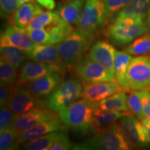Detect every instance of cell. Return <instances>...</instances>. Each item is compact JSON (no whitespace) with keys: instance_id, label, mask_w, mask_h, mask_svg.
<instances>
[{"instance_id":"cell-9","label":"cell","mask_w":150,"mask_h":150,"mask_svg":"<svg viewBox=\"0 0 150 150\" xmlns=\"http://www.w3.org/2000/svg\"><path fill=\"white\" fill-rule=\"evenodd\" d=\"M125 138L131 147H144L150 144L147 131L141 122L133 114L125 115L119 123Z\"/></svg>"},{"instance_id":"cell-3","label":"cell","mask_w":150,"mask_h":150,"mask_svg":"<svg viewBox=\"0 0 150 150\" xmlns=\"http://www.w3.org/2000/svg\"><path fill=\"white\" fill-rule=\"evenodd\" d=\"M149 27L145 20L134 18L114 19L106 30V37L112 44L125 46L147 33Z\"/></svg>"},{"instance_id":"cell-34","label":"cell","mask_w":150,"mask_h":150,"mask_svg":"<svg viewBox=\"0 0 150 150\" xmlns=\"http://www.w3.org/2000/svg\"><path fill=\"white\" fill-rule=\"evenodd\" d=\"M16 115L8 105L1 106L0 112V132L12 124Z\"/></svg>"},{"instance_id":"cell-29","label":"cell","mask_w":150,"mask_h":150,"mask_svg":"<svg viewBox=\"0 0 150 150\" xmlns=\"http://www.w3.org/2000/svg\"><path fill=\"white\" fill-rule=\"evenodd\" d=\"M18 133L10 125L4 130L0 132V149L1 150H13L18 149L20 144L18 142Z\"/></svg>"},{"instance_id":"cell-18","label":"cell","mask_w":150,"mask_h":150,"mask_svg":"<svg viewBox=\"0 0 150 150\" xmlns=\"http://www.w3.org/2000/svg\"><path fill=\"white\" fill-rule=\"evenodd\" d=\"M64 127L62 126V122L60 120L59 117L54 118V119L39 124L27 130L20 132L18 135L17 140L18 143L21 145L24 142L29 141L49 133L57 131Z\"/></svg>"},{"instance_id":"cell-39","label":"cell","mask_w":150,"mask_h":150,"mask_svg":"<svg viewBox=\"0 0 150 150\" xmlns=\"http://www.w3.org/2000/svg\"><path fill=\"white\" fill-rule=\"evenodd\" d=\"M41 6L44 7L47 10H54L56 7V3L54 0H38L37 1Z\"/></svg>"},{"instance_id":"cell-24","label":"cell","mask_w":150,"mask_h":150,"mask_svg":"<svg viewBox=\"0 0 150 150\" xmlns=\"http://www.w3.org/2000/svg\"><path fill=\"white\" fill-rule=\"evenodd\" d=\"M132 59V55L124 50L123 51H117V50L116 51L115 64H114L115 79L117 80L118 83L122 88L124 91H125V88L126 72Z\"/></svg>"},{"instance_id":"cell-8","label":"cell","mask_w":150,"mask_h":150,"mask_svg":"<svg viewBox=\"0 0 150 150\" xmlns=\"http://www.w3.org/2000/svg\"><path fill=\"white\" fill-rule=\"evenodd\" d=\"M71 69L75 76L84 84L103 83L115 79V75L110 74L102 65L88 56H84Z\"/></svg>"},{"instance_id":"cell-14","label":"cell","mask_w":150,"mask_h":150,"mask_svg":"<svg viewBox=\"0 0 150 150\" xmlns=\"http://www.w3.org/2000/svg\"><path fill=\"white\" fill-rule=\"evenodd\" d=\"M63 74L54 72L24 84L31 94L38 98L48 97L63 82Z\"/></svg>"},{"instance_id":"cell-6","label":"cell","mask_w":150,"mask_h":150,"mask_svg":"<svg viewBox=\"0 0 150 150\" xmlns=\"http://www.w3.org/2000/svg\"><path fill=\"white\" fill-rule=\"evenodd\" d=\"M83 87V83L78 78L64 81L47 97V106L55 112L67 107L82 97Z\"/></svg>"},{"instance_id":"cell-20","label":"cell","mask_w":150,"mask_h":150,"mask_svg":"<svg viewBox=\"0 0 150 150\" xmlns=\"http://www.w3.org/2000/svg\"><path fill=\"white\" fill-rule=\"evenodd\" d=\"M150 8V0H131L121 10L116 13L113 19L134 18L145 20Z\"/></svg>"},{"instance_id":"cell-4","label":"cell","mask_w":150,"mask_h":150,"mask_svg":"<svg viewBox=\"0 0 150 150\" xmlns=\"http://www.w3.org/2000/svg\"><path fill=\"white\" fill-rule=\"evenodd\" d=\"M108 18L105 0H86L76 29L93 38Z\"/></svg>"},{"instance_id":"cell-23","label":"cell","mask_w":150,"mask_h":150,"mask_svg":"<svg viewBox=\"0 0 150 150\" xmlns=\"http://www.w3.org/2000/svg\"><path fill=\"white\" fill-rule=\"evenodd\" d=\"M125 115V112L123 111L103 110L100 108H97L93 114L94 127L97 132H98L115 123L116 121Z\"/></svg>"},{"instance_id":"cell-30","label":"cell","mask_w":150,"mask_h":150,"mask_svg":"<svg viewBox=\"0 0 150 150\" xmlns=\"http://www.w3.org/2000/svg\"><path fill=\"white\" fill-rule=\"evenodd\" d=\"M127 106H128L129 111L140 120H142L145 117L140 91H129L128 96H127Z\"/></svg>"},{"instance_id":"cell-1","label":"cell","mask_w":150,"mask_h":150,"mask_svg":"<svg viewBox=\"0 0 150 150\" xmlns=\"http://www.w3.org/2000/svg\"><path fill=\"white\" fill-rule=\"evenodd\" d=\"M97 108H98L97 103L83 98L57 112L60 120L64 126L80 134H96V129L93 125V114Z\"/></svg>"},{"instance_id":"cell-21","label":"cell","mask_w":150,"mask_h":150,"mask_svg":"<svg viewBox=\"0 0 150 150\" xmlns=\"http://www.w3.org/2000/svg\"><path fill=\"white\" fill-rule=\"evenodd\" d=\"M85 3V0H68L60 5L55 12L67 23L77 25Z\"/></svg>"},{"instance_id":"cell-38","label":"cell","mask_w":150,"mask_h":150,"mask_svg":"<svg viewBox=\"0 0 150 150\" xmlns=\"http://www.w3.org/2000/svg\"><path fill=\"white\" fill-rule=\"evenodd\" d=\"M141 99L145 117H150V91L147 89L140 91Z\"/></svg>"},{"instance_id":"cell-26","label":"cell","mask_w":150,"mask_h":150,"mask_svg":"<svg viewBox=\"0 0 150 150\" xmlns=\"http://www.w3.org/2000/svg\"><path fill=\"white\" fill-rule=\"evenodd\" d=\"M98 108L103 110H119V111H128L127 106V95L125 91H122L112 95L108 98L103 99L97 103Z\"/></svg>"},{"instance_id":"cell-44","label":"cell","mask_w":150,"mask_h":150,"mask_svg":"<svg viewBox=\"0 0 150 150\" xmlns=\"http://www.w3.org/2000/svg\"><path fill=\"white\" fill-rule=\"evenodd\" d=\"M35 1H38V0H35Z\"/></svg>"},{"instance_id":"cell-28","label":"cell","mask_w":150,"mask_h":150,"mask_svg":"<svg viewBox=\"0 0 150 150\" xmlns=\"http://www.w3.org/2000/svg\"><path fill=\"white\" fill-rule=\"evenodd\" d=\"M131 55H150V33H145L132 41L124 50Z\"/></svg>"},{"instance_id":"cell-22","label":"cell","mask_w":150,"mask_h":150,"mask_svg":"<svg viewBox=\"0 0 150 150\" xmlns=\"http://www.w3.org/2000/svg\"><path fill=\"white\" fill-rule=\"evenodd\" d=\"M65 21L56 12L45 11L34 17L24 30L29 29H51Z\"/></svg>"},{"instance_id":"cell-19","label":"cell","mask_w":150,"mask_h":150,"mask_svg":"<svg viewBox=\"0 0 150 150\" xmlns=\"http://www.w3.org/2000/svg\"><path fill=\"white\" fill-rule=\"evenodd\" d=\"M42 12V8L34 1L24 4L20 6L15 13L10 17L11 24L24 30L34 17Z\"/></svg>"},{"instance_id":"cell-37","label":"cell","mask_w":150,"mask_h":150,"mask_svg":"<svg viewBox=\"0 0 150 150\" xmlns=\"http://www.w3.org/2000/svg\"><path fill=\"white\" fill-rule=\"evenodd\" d=\"M14 84L1 83L0 84V105L1 106L8 105L10 100Z\"/></svg>"},{"instance_id":"cell-12","label":"cell","mask_w":150,"mask_h":150,"mask_svg":"<svg viewBox=\"0 0 150 150\" xmlns=\"http://www.w3.org/2000/svg\"><path fill=\"white\" fill-rule=\"evenodd\" d=\"M65 70V69L55 65L33 61L26 62L20 68L16 83L24 85L28 82L32 81L54 72H59L63 74Z\"/></svg>"},{"instance_id":"cell-33","label":"cell","mask_w":150,"mask_h":150,"mask_svg":"<svg viewBox=\"0 0 150 150\" xmlns=\"http://www.w3.org/2000/svg\"><path fill=\"white\" fill-rule=\"evenodd\" d=\"M67 129L64 127L60 129V134L55 142L52 145L50 150H67L72 149L73 145L69 138Z\"/></svg>"},{"instance_id":"cell-11","label":"cell","mask_w":150,"mask_h":150,"mask_svg":"<svg viewBox=\"0 0 150 150\" xmlns=\"http://www.w3.org/2000/svg\"><path fill=\"white\" fill-rule=\"evenodd\" d=\"M41 104L40 99L30 93L24 85H14L8 106L16 115L29 111Z\"/></svg>"},{"instance_id":"cell-16","label":"cell","mask_w":150,"mask_h":150,"mask_svg":"<svg viewBox=\"0 0 150 150\" xmlns=\"http://www.w3.org/2000/svg\"><path fill=\"white\" fill-rule=\"evenodd\" d=\"M35 44L25 30L12 24L8 26L1 33L0 47H16L28 52L32 50Z\"/></svg>"},{"instance_id":"cell-27","label":"cell","mask_w":150,"mask_h":150,"mask_svg":"<svg viewBox=\"0 0 150 150\" xmlns=\"http://www.w3.org/2000/svg\"><path fill=\"white\" fill-rule=\"evenodd\" d=\"M0 52L1 59L13 65L17 69L20 68L24 61L28 59L27 52L16 47H1Z\"/></svg>"},{"instance_id":"cell-35","label":"cell","mask_w":150,"mask_h":150,"mask_svg":"<svg viewBox=\"0 0 150 150\" xmlns=\"http://www.w3.org/2000/svg\"><path fill=\"white\" fill-rule=\"evenodd\" d=\"M20 6L19 0H0L1 17H10Z\"/></svg>"},{"instance_id":"cell-2","label":"cell","mask_w":150,"mask_h":150,"mask_svg":"<svg viewBox=\"0 0 150 150\" xmlns=\"http://www.w3.org/2000/svg\"><path fill=\"white\" fill-rule=\"evenodd\" d=\"M130 145L119 124L110 126L96 133L89 139L73 146L75 150H128Z\"/></svg>"},{"instance_id":"cell-7","label":"cell","mask_w":150,"mask_h":150,"mask_svg":"<svg viewBox=\"0 0 150 150\" xmlns=\"http://www.w3.org/2000/svg\"><path fill=\"white\" fill-rule=\"evenodd\" d=\"M150 86V57H133L126 72L125 91H142Z\"/></svg>"},{"instance_id":"cell-43","label":"cell","mask_w":150,"mask_h":150,"mask_svg":"<svg viewBox=\"0 0 150 150\" xmlns=\"http://www.w3.org/2000/svg\"><path fill=\"white\" fill-rule=\"evenodd\" d=\"M148 89H149V91H150V86H149V88H148Z\"/></svg>"},{"instance_id":"cell-10","label":"cell","mask_w":150,"mask_h":150,"mask_svg":"<svg viewBox=\"0 0 150 150\" xmlns=\"http://www.w3.org/2000/svg\"><path fill=\"white\" fill-rule=\"evenodd\" d=\"M56 117H59V115L55 111L49 108L36 107L27 112L16 115L11 125L19 134L39 124Z\"/></svg>"},{"instance_id":"cell-31","label":"cell","mask_w":150,"mask_h":150,"mask_svg":"<svg viewBox=\"0 0 150 150\" xmlns=\"http://www.w3.org/2000/svg\"><path fill=\"white\" fill-rule=\"evenodd\" d=\"M18 70L13 65L0 59V79L1 83L16 84L18 79Z\"/></svg>"},{"instance_id":"cell-13","label":"cell","mask_w":150,"mask_h":150,"mask_svg":"<svg viewBox=\"0 0 150 150\" xmlns=\"http://www.w3.org/2000/svg\"><path fill=\"white\" fill-rule=\"evenodd\" d=\"M122 91H125L116 79L103 83H86L84 84L82 97L92 102L99 103Z\"/></svg>"},{"instance_id":"cell-40","label":"cell","mask_w":150,"mask_h":150,"mask_svg":"<svg viewBox=\"0 0 150 150\" xmlns=\"http://www.w3.org/2000/svg\"><path fill=\"white\" fill-rule=\"evenodd\" d=\"M141 122L144 125V127H145L146 131H147V136L150 139V117H145L141 120Z\"/></svg>"},{"instance_id":"cell-41","label":"cell","mask_w":150,"mask_h":150,"mask_svg":"<svg viewBox=\"0 0 150 150\" xmlns=\"http://www.w3.org/2000/svg\"><path fill=\"white\" fill-rule=\"evenodd\" d=\"M146 20H145V22L146 23H147V24L148 25V27H149V28H150V8L149 11H148L147 13V16H146Z\"/></svg>"},{"instance_id":"cell-5","label":"cell","mask_w":150,"mask_h":150,"mask_svg":"<svg viewBox=\"0 0 150 150\" xmlns=\"http://www.w3.org/2000/svg\"><path fill=\"white\" fill-rule=\"evenodd\" d=\"M92 41V38L76 29L56 45L65 65L72 67L79 61L88 50Z\"/></svg>"},{"instance_id":"cell-42","label":"cell","mask_w":150,"mask_h":150,"mask_svg":"<svg viewBox=\"0 0 150 150\" xmlns=\"http://www.w3.org/2000/svg\"><path fill=\"white\" fill-rule=\"evenodd\" d=\"M19 2H20V5L22 6L24 4L33 2V0H19Z\"/></svg>"},{"instance_id":"cell-15","label":"cell","mask_w":150,"mask_h":150,"mask_svg":"<svg viewBox=\"0 0 150 150\" xmlns=\"http://www.w3.org/2000/svg\"><path fill=\"white\" fill-rule=\"evenodd\" d=\"M116 51L115 47L109 42L98 40L91 47L87 56L102 65L110 74L115 75L114 64Z\"/></svg>"},{"instance_id":"cell-25","label":"cell","mask_w":150,"mask_h":150,"mask_svg":"<svg viewBox=\"0 0 150 150\" xmlns=\"http://www.w3.org/2000/svg\"><path fill=\"white\" fill-rule=\"evenodd\" d=\"M60 129L24 142L21 144V149L25 150H50L59 136Z\"/></svg>"},{"instance_id":"cell-17","label":"cell","mask_w":150,"mask_h":150,"mask_svg":"<svg viewBox=\"0 0 150 150\" xmlns=\"http://www.w3.org/2000/svg\"><path fill=\"white\" fill-rule=\"evenodd\" d=\"M28 59L47 64L55 65L65 69V63L62 61L57 46L55 45L35 44L31 51L27 52Z\"/></svg>"},{"instance_id":"cell-32","label":"cell","mask_w":150,"mask_h":150,"mask_svg":"<svg viewBox=\"0 0 150 150\" xmlns=\"http://www.w3.org/2000/svg\"><path fill=\"white\" fill-rule=\"evenodd\" d=\"M25 31L35 44L51 45V38L49 31L45 29H29Z\"/></svg>"},{"instance_id":"cell-36","label":"cell","mask_w":150,"mask_h":150,"mask_svg":"<svg viewBox=\"0 0 150 150\" xmlns=\"http://www.w3.org/2000/svg\"><path fill=\"white\" fill-rule=\"evenodd\" d=\"M130 1L131 0H105L108 17L115 15Z\"/></svg>"}]
</instances>
